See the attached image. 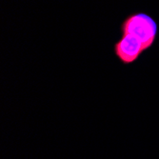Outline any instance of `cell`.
<instances>
[{"label":"cell","mask_w":159,"mask_h":159,"mask_svg":"<svg viewBox=\"0 0 159 159\" xmlns=\"http://www.w3.org/2000/svg\"><path fill=\"white\" fill-rule=\"evenodd\" d=\"M121 34H129L138 39L150 50L156 41L158 24L150 14L144 11H135L128 14L120 24Z\"/></svg>","instance_id":"6da1fadb"},{"label":"cell","mask_w":159,"mask_h":159,"mask_svg":"<svg viewBox=\"0 0 159 159\" xmlns=\"http://www.w3.org/2000/svg\"><path fill=\"white\" fill-rule=\"evenodd\" d=\"M147 50L134 36L121 34L113 44V53L117 60L125 66L134 64Z\"/></svg>","instance_id":"7a4b0ae2"}]
</instances>
